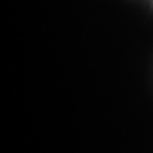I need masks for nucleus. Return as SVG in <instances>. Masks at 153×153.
Returning a JSON list of instances; mask_svg holds the SVG:
<instances>
[]
</instances>
